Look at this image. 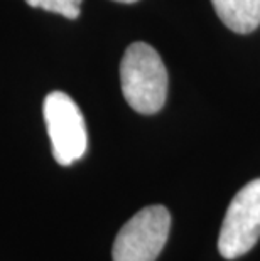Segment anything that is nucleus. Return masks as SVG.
<instances>
[{"label": "nucleus", "mask_w": 260, "mask_h": 261, "mask_svg": "<svg viewBox=\"0 0 260 261\" xmlns=\"http://www.w3.org/2000/svg\"><path fill=\"white\" fill-rule=\"evenodd\" d=\"M44 121L53 157L59 165H71L86 152L88 135L85 118L73 98L63 91H51L44 98Z\"/></svg>", "instance_id": "2"}, {"label": "nucleus", "mask_w": 260, "mask_h": 261, "mask_svg": "<svg viewBox=\"0 0 260 261\" xmlns=\"http://www.w3.org/2000/svg\"><path fill=\"white\" fill-rule=\"evenodd\" d=\"M115 2H122V4H134L137 0H115Z\"/></svg>", "instance_id": "7"}, {"label": "nucleus", "mask_w": 260, "mask_h": 261, "mask_svg": "<svg viewBox=\"0 0 260 261\" xmlns=\"http://www.w3.org/2000/svg\"><path fill=\"white\" fill-rule=\"evenodd\" d=\"M120 85L137 113H157L168 98V71L156 49L146 42L130 44L120 63Z\"/></svg>", "instance_id": "1"}, {"label": "nucleus", "mask_w": 260, "mask_h": 261, "mask_svg": "<svg viewBox=\"0 0 260 261\" xmlns=\"http://www.w3.org/2000/svg\"><path fill=\"white\" fill-rule=\"evenodd\" d=\"M260 238V179L243 186L226 209L218 236V251L225 259L247 254Z\"/></svg>", "instance_id": "4"}, {"label": "nucleus", "mask_w": 260, "mask_h": 261, "mask_svg": "<svg viewBox=\"0 0 260 261\" xmlns=\"http://www.w3.org/2000/svg\"><path fill=\"white\" fill-rule=\"evenodd\" d=\"M83 0H26L27 5L34 9H44L48 12L63 15L66 19H78Z\"/></svg>", "instance_id": "6"}, {"label": "nucleus", "mask_w": 260, "mask_h": 261, "mask_svg": "<svg viewBox=\"0 0 260 261\" xmlns=\"http://www.w3.org/2000/svg\"><path fill=\"white\" fill-rule=\"evenodd\" d=\"M171 214L164 205H149L122 226L113 243V261H156L168 241Z\"/></svg>", "instance_id": "3"}, {"label": "nucleus", "mask_w": 260, "mask_h": 261, "mask_svg": "<svg viewBox=\"0 0 260 261\" xmlns=\"http://www.w3.org/2000/svg\"><path fill=\"white\" fill-rule=\"evenodd\" d=\"M215 12L237 34H250L260 25V0H211Z\"/></svg>", "instance_id": "5"}]
</instances>
